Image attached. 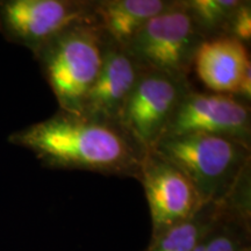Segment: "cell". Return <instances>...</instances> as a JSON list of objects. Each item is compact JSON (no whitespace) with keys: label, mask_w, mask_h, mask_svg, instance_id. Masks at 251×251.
Returning <instances> with one entry per match:
<instances>
[{"label":"cell","mask_w":251,"mask_h":251,"mask_svg":"<svg viewBox=\"0 0 251 251\" xmlns=\"http://www.w3.org/2000/svg\"><path fill=\"white\" fill-rule=\"evenodd\" d=\"M107 35L98 23L68 28L33 52L62 111L80 114L101 69Z\"/></svg>","instance_id":"obj_3"},{"label":"cell","mask_w":251,"mask_h":251,"mask_svg":"<svg viewBox=\"0 0 251 251\" xmlns=\"http://www.w3.org/2000/svg\"><path fill=\"white\" fill-rule=\"evenodd\" d=\"M251 65L248 46L231 36L205 40L198 49L192 71L209 92L236 96Z\"/></svg>","instance_id":"obj_11"},{"label":"cell","mask_w":251,"mask_h":251,"mask_svg":"<svg viewBox=\"0 0 251 251\" xmlns=\"http://www.w3.org/2000/svg\"><path fill=\"white\" fill-rule=\"evenodd\" d=\"M137 180L143 186L151 216L150 241L191 219L206 205L186 176L153 150L144 155Z\"/></svg>","instance_id":"obj_7"},{"label":"cell","mask_w":251,"mask_h":251,"mask_svg":"<svg viewBox=\"0 0 251 251\" xmlns=\"http://www.w3.org/2000/svg\"><path fill=\"white\" fill-rule=\"evenodd\" d=\"M192 87L190 79L143 69L126 102L120 126L149 151L162 139L178 103Z\"/></svg>","instance_id":"obj_6"},{"label":"cell","mask_w":251,"mask_h":251,"mask_svg":"<svg viewBox=\"0 0 251 251\" xmlns=\"http://www.w3.org/2000/svg\"><path fill=\"white\" fill-rule=\"evenodd\" d=\"M218 208L219 202L206 203L192 218L150 241L146 251H193L214 222Z\"/></svg>","instance_id":"obj_13"},{"label":"cell","mask_w":251,"mask_h":251,"mask_svg":"<svg viewBox=\"0 0 251 251\" xmlns=\"http://www.w3.org/2000/svg\"><path fill=\"white\" fill-rule=\"evenodd\" d=\"M203 40L229 36L233 17L242 0H184Z\"/></svg>","instance_id":"obj_14"},{"label":"cell","mask_w":251,"mask_h":251,"mask_svg":"<svg viewBox=\"0 0 251 251\" xmlns=\"http://www.w3.org/2000/svg\"><path fill=\"white\" fill-rule=\"evenodd\" d=\"M151 150L186 176L203 203L225 200L251 169V143L226 135H174Z\"/></svg>","instance_id":"obj_2"},{"label":"cell","mask_w":251,"mask_h":251,"mask_svg":"<svg viewBox=\"0 0 251 251\" xmlns=\"http://www.w3.org/2000/svg\"><path fill=\"white\" fill-rule=\"evenodd\" d=\"M175 0H94L97 23L109 39L127 46L147 24Z\"/></svg>","instance_id":"obj_12"},{"label":"cell","mask_w":251,"mask_h":251,"mask_svg":"<svg viewBox=\"0 0 251 251\" xmlns=\"http://www.w3.org/2000/svg\"><path fill=\"white\" fill-rule=\"evenodd\" d=\"M244 251H251V249H247V250H244Z\"/></svg>","instance_id":"obj_16"},{"label":"cell","mask_w":251,"mask_h":251,"mask_svg":"<svg viewBox=\"0 0 251 251\" xmlns=\"http://www.w3.org/2000/svg\"><path fill=\"white\" fill-rule=\"evenodd\" d=\"M191 133L226 135L251 143L250 102L234 94L192 87L178 103L163 137Z\"/></svg>","instance_id":"obj_8"},{"label":"cell","mask_w":251,"mask_h":251,"mask_svg":"<svg viewBox=\"0 0 251 251\" xmlns=\"http://www.w3.org/2000/svg\"><path fill=\"white\" fill-rule=\"evenodd\" d=\"M94 0H0V34L31 52L68 28L97 23Z\"/></svg>","instance_id":"obj_5"},{"label":"cell","mask_w":251,"mask_h":251,"mask_svg":"<svg viewBox=\"0 0 251 251\" xmlns=\"http://www.w3.org/2000/svg\"><path fill=\"white\" fill-rule=\"evenodd\" d=\"M142 71L127 47L107 36L101 69L84 99L80 114L120 125L126 102Z\"/></svg>","instance_id":"obj_9"},{"label":"cell","mask_w":251,"mask_h":251,"mask_svg":"<svg viewBox=\"0 0 251 251\" xmlns=\"http://www.w3.org/2000/svg\"><path fill=\"white\" fill-rule=\"evenodd\" d=\"M229 36L234 37L244 43L250 45L251 41V1L242 0V4L238 6L231 20Z\"/></svg>","instance_id":"obj_15"},{"label":"cell","mask_w":251,"mask_h":251,"mask_svg":"<svg viewBox=\"0 0 251 251\" xmlns=\"http://www.w3.org/2000/svg\"><path fill=\"white\" fill-rule=\"evenodd\" d=\"M203 41L184 0H175L125 47L143 69L190 79L194 58Z\"/></svg>","instance_id":"obj_4"},{"label":"cell","mask_w":251,"mask_h":251,"mask_svg":"<svg viewBox=\"0 0 251 251\" xmlns=\"http://www.w3.org/2000/svg\"><path fill=\"white\" fill-rule=\"evenodd\" d=\"M247 249H251V169L233 192L219 202L214 222L193 251Z\"/></svg>","instance_id":"obj_10"},{"label":"cell","mask_w":251,"mask_h":251,"mask_svg":"<svg viewBox=\"0 0 251 251\" xmlns=\"http://www.w3.org/2000/svg\"><path fill=\"white\" fill-rule=\"evenodd\" d=\"M7 140L33 152L43 168L135 179L147 152L119 124L62 109Z\"/></svg>","instance_id":"obj_1"}]
</instances>
